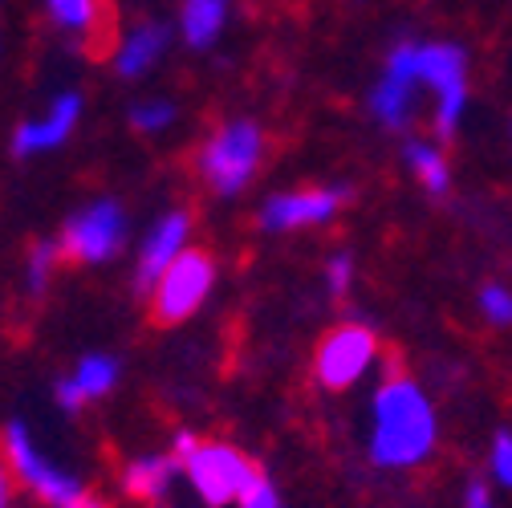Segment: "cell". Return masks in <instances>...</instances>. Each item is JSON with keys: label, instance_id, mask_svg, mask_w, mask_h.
I'll use <instances>...</instances> for the list:
<instances>
[{"label": "cell", "instance_id": "ffe728a7", "mask_svg": "<svg viewBox=\"0 0 512 508\" xmlns=\"http://www.w3.org/2000/svg\"><path fill=\"white\" fill-rule=\"evenodd\" d=\"M175 122V102L171 98H147L131 106V126L139 135H163Z\"/></svg>", "mask_w": 512, "mask_h": 508}, {"label": "cell", "instance_id": "ba28073f", "mask_svg": "<svg viewBox=\"0 0 512 508\" xmlns=\"http://www.w3.org/2000/svg\"><path fill=\"white\" fill-rule=\"evenodd\" d=\"M378 358V338L370 326L358 322H342L334 326L322 346L313 354V378L322 383L326 391H350L354 383H362L366 370Z\"/></svg>", "mask_w": 512, "mask_h": 508}, {"label": "cell", "instance_id": "6da1fadb", "mask_svg": "<svg viewBox=\"0 0 512 508\" xmlns=\"http://www.w3.org/2000/svg\"><path fill=\"white\" fill-rule=\"evenodd\" d=\"M435 407L423 395V387L415 378H387L374 391V407H370V460L378 468H415L431 456L435 448Z\"/></svg>", "mask_w": 512, "mask_h": 508}, {"label": "cell", "instance_id": "cb8c5ba5", "mask_svg": "<svg viewBox=\"0 0 512 508\" xmlns=\"http://www.w3.org/2000/svg\"><path fill=\"white\" fill-rule=\"evenodd\" d=\"M326 281H330V293H334V297L350 293V281H354V261H350V252H338V257H330V265H326Z\"/></svg>", "mask_w": 512, "mask_h": 508}, {"label": "cell", "instance_id": "5b68a950", "mask_svg": "<svg viewBox=\"0 0 512 508\" xmlns=\"http://www.w3.org/2000/svg\"><path fill=\"white\" fill-rule=\"evenodd\" d=\"M126 236H131V220H126V208L110 196L90 200L86 208H78L66 228H61L57 244H61V257L74 261V265H110Z\"/></svg>", "mask_w": 512, "mask_h": 508}, {"label": "cell", "instance_id": "603a6c76", "mask_svg": "<svg viewBox=\"0 0 512 508\" xmlns=\"http://www.w3.org/2000/svg\"><path fill=\"white\" fill-rule=\"evenodd\" d=\"M488 468H492V476H496L504 488H512V431H496Z\"/></svg>", "mask_w": 512, "mask_h": 508}, {"label": "cell", "instance_id": "9c48e42d", "mask_svg": "<svg viewBox=\"0 0 512 508\" xmlns=\"http://www.w3.org/2000/svg\"><path fill=\"white\" fill-rule=\"evenodd\" d=\"M82 122V94L78 90H61L57 98H49V106L25 122L13 126V139H9V151L13 159H41L57 147H66Z\"/></svg>", "mask_w": 512, "mask_h": 508}, {"label": "cell", "instance_id": "277c9868", "mask_svg": "<svg viewBox=\"0 0 512 508\" xmlns=\"http://www.w3.org/2000/svg\"><path fill=\"white\" fill-rule=\"evenodd\" d=\"M216 285V261L204 248H183L179 257L167 265V273L155 281V289L147 293V309L155 326H179L187 317H196L200 305L208 301Z\"/></svg>", "mask_w": 512, "mask_h": 508}, {"label": "cell", "instance_id": "e0dca14e", "mask_svg": "<svg viewBox=\"0 0 512 508\" xmlns=\"http://www.w3.org/2000/svg\"><path fill=\"white\" fill-rule=\"evenodd\" d=\"M228 21V0H183L179 5V37L187 49H208Z\"/></svg>", "mask_w": 512, "mask_h": 508}, {"label": "cell", "instance_id": "8fae6325", "mask_svg": "<svg viewBox=\"0 0 512 508\" xmlns=\"http://www.w3.org/2000/svg\"><path fill=\"white\" fill-rule=\"evenodd\" d=\"M187 236H191V212H183V208L163 212V216L143 232L139 257H135V289H139L143 297L155 289V281L167 273V265L187 248Z\"/></svg>", "mask_w": 512, "mask_h": 508}, {"label": "cell", "instance_id": "d4e9b609", "mask_svg": "<svg viewBox=\"0 0 512 508\" xmlns=\"http://www.w3.org/2000/svg\"><path fill=\"white\" fill-rule=\"evenodd\" d=\"M17 480H13V472H9V464L0 460V508H13L17 504Z\"/></svg>", "mask_w": 512, "mask_h": 508}, {"label": "cell", "instance_id": "2e32d148", "mask_svg": "<svg viewBox=\"0 0 512 508\" xmlns=\"http://www.w3.org/2000/svg\"><path fill=\"white\" fill-rule=\"evenodd\" d=\"M45 21L82 49L98 45L110 25V5L106 0H45Z\"/></svg>", "mask_w": 512, "mask_h": 508}, {"label": "cell", "instance_id": "5bb4252c", "mask_svg": "<svg viewBox=\"0 0 512 508\" xmlns=\"http://www.w3.org/2000/svg\"><path fill=\"white\" fill-rule=\"evenodd\" d=\"M167 45H171V29L159 25V21H143V25L126 29V33L114 41L110 66H114L118 78L135 82V78H143V74H151V70L159 66V57L167 53Z\"/></svg>", "mask_w": 512, "mask_h": 508}, {"label": "cell", "instance_id": "7c38bea8", "mask_svg": "<svg viewBox=\"0 0 512 508\" xmlns=\"http://www.w3.org/2000/svg\"><path fill=\"white\" fill-rule=\"evenodd\" d=\"M118 378H122V362L114 354H82L66 378H57L53 403L66 415H78L90 403L106 399L118 387Z\"/></svg>", "mask_w": 512, "mask_h": 508}, {"label": "cell", "instance_id": "44dd1931", "mask_svg": "<svg viewBox=\"0 0 512 508\" xmlns=\"http://www.w3.org/2000/svg\"><path fill=\"white\" fill-rule=\"evenodd\" d=\"M480 313L492 326H512V293L504 285H484L480 289Z\"/></svg>", "mask_w": 512, "mask_h": 508}, {"label": "cell", "instance_id": "30bf717a", "mask_svg": "<svg viewBox=\"0 0 512 508\" xmlns=\"http://www.w3.org/2000/svg\"><path fill=\"white\" fill-rule=\"evenodd\" d=\"M415 41H399L387 57V70H382V82L374 86L370 94V114L391 126V131H403L415 114V86H419V74H415Z\"/></svg>", "mask_w": 512, "mask_h": 508}, {"label": "cell", "instance_id": "9a60e30c", "mask_svg": "<svg viewBox=\"0 0 512 508\" xmlns=\"http://www.w3.org/2000/svg\"><path fill=\"white\" fill-rule=\"evenodd\" d=\"M179 460L171 452H143L135 460H126L122 472H118V488L139 500V504H159L171 496L175 480H179Z\"/></svg>", "mask_w": 512, "mask_h": 508}, {"label": "cell", "instance_id": "7402d4cb", "mask_svg": "<svg viewBox=\"0 0 512 508\" xmlns=\"http://www.w3.org/2000/svg\"><path fill=\"white\" fill-rule=\"evenodd\" d=\"M236 508H281V496H277V488H273V480H269L265 472H256V476L244 484Z\"/></svg>", "mask_w": 512, "mask_h": 508}, {"label": "cell", "instance_id": "3957f363", "mask_svg": "<svg viewBox=\"0 0 512 508\" xmlns=\"http://www.w3.org/2000/svg\"><path fill=\"white\" fill-rule=\"evenodd\" d=\"M261 159H265L261 126L248 122V118H236V122L216 126V131L204 139V147L196 151V171L216 196L232 200L252 183Z\"/></svg>", "mask_w": 512, "mask_h": 508}, {"label": "cell", "instance_id": "52a82bcc", "mask_svg": "<svg viewBox=\"0 0 512 508\" xmlns=\"http://www.w3.org/2000/svg\"><path fill=\"white\" fill-rule=\"evenodd\" d=\"M415 74L419 86H431L435 94V135L452 139L468 106V57L460 45L431 41L415 49Z\"/></svg>", "mask_w": 512, "mask_h": 508}, {"label": "cell", "instance_id": "d6986e66", "mask_svg": "<svg viewBox=\"0 0 512 508\" xmlns=\"http://www.w3.org/2000/svg\"><path fill=\"white\" fill-rule=\"evenodd\" d=\"M403 155H407L411 171L419 175V183L427 187L431 196H443L447 187H452V171H447V159H443L431 143H419V139H415V143H407V151H403Z\"/></svg>", "mask_w": 512, "mask_h": 508}, {"label": "cell", "instance_id": "484cf974", "mask_svg": "<svg viewBox=\"0 0 512 508\" xmlns=\"http://www.w3.org/2000/svg\"><path fill=\"white\" fill-rule=\"evenodd\" d=\"M464 508H492V496H488V488L472 484V488H468V496H464Z\"/></svg>", "mask_w": 512, "mask_h": 508}, {"label": "cell", "instance_id": "8992f818", "mask_svg": "<svg viewBox=\"0 0 512 508\" xmlns=\"http://www.w3.org/2000/svg\"><path fill=\"white\" fill-rule=\"evenodd\" d=\"M179 472L208 508H224V504L240 500L244 484L256 476V464L244 452H236L232 443L196 439L191 452L179 460Z\"/></svg>", "mask_w": 512, "mask_h": 508}, {"label": "cell", "instance_id": "7a4b0ae2", "mask_svg": "<svg viewBox=\"0 0 512 508\" xmlns=\"http://www.w3.org/2000/svg\"><path fill=\"white\" fill-rule=\"evenodd\" d=\"M0 460L9 464L17 488L45 508H106L102 496H94L70 468H61L41 448L25 419H13L0 431Z\"/></svg>", "mask_w": 512, "mask_h": 508}, {"label": "cell", "instance_id": "4fadbf2b", "mask_svg": "<svg viewBox=\"0 0 512 508\" xmlns=\"http://www.w3.org/2000/svg\"><path fill=\"white\" fill-rule=\"evenodd\" d=\"M346 204L342 187H305V192H285L265 200L261 208V228L269 232H289V228H309V224H326L338 216Z\"/></svg>", "mask_w": 512, "mask_h": 508}, {"label": "cell", "instance_id": "ac0fdd59", "mask_svg": "<svg viewBox=\"0 0 512 508\" xmlns=\"http://www.w3.org/2000/svg\"><path fill=\"white\" fill-rule=\"evenodd\" d=\"M61 261H66V257H61V244H57V240H49V236H41V240H33V244L25 248L21 285H25V293H29L33 301L49 293V285L57 281Z\"/></svg>", "mask_w": 512, "mask_h": 508}]
</instances>
